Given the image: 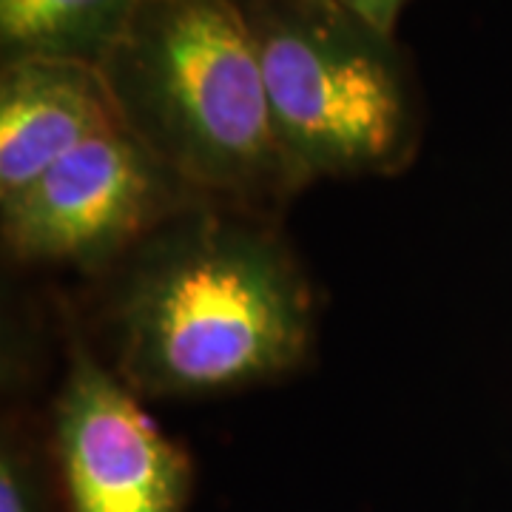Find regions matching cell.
I'll return each mask as SVG.
<instances>
[{
    "instance_id": "cell-1",
    "label": "cell",
    "mask_w": 512,
    "mask_h": 512,
    "mask_svg": "<svg viewBox=\"0 0 512 512\" xmlns=\"http://www.w3.org/2000/svg\"><path fill=\"white\" fill-rule=\"evenodd\" d=\"M120 268L111 370L140 399L239 393L311 350V282L268 217L194 205Z\"/></svg>"
},
{
    "instance_id": "cell-2",
    "label": "cell",
    "mask_w": 512,
    "mask_h": 512,
    "mask_svg": "<svg viewBox=\"0 0 512 512\" xmlns=\"http://www.w3.org/2000/svg\"><path fill=\"white\" fill-rule=\"evenodd\" d=\"M100 72L120 123L205 205L271 220L305 188L237 0H143Z\"/></svg>"
},
{
    "instance_id": "cell-3",
    "label": "cell",
    "mask_w": 512,
    "mask_h": 512,
    "mask_svg": "<svg viewBox=\"0 0 512 512\" xmlns=\"http://www.w3.org/2000/svg\"><path fill=\"white\" fill-rule=\"evenodd\" d=\"M288 160L325 177H393L421 146L424 109L396 35L339 0L239 3Z\"/></svg>"
},
{
    "instance_id": "cell-4",
    "label": "cell",
    "mask_w": 512,
    "mask_h": 512,
    "mask_svg": "<svg viewBox=\"0 0 512 512\" xmlns=\"http://www.w3.org/2000/svg\"><path fill=\"white\" fill-rule=\"evenodd\" d=\"M194 205L205 202L120 123L0 202V228L20 262L106 271Z\"/></svg>"
},
{
    "instance_id": "cell-5",
    "label": "cell",
    "mask_w": 512,
    "mask_h": 512,
    "mask_svg": "<svg viewBox=\"0 0 512 512\" xmlns=\"http://www.w3.org/2000/svg\"><path fill=\"white\" fill-rule=\"evenodd\" d=\"M52 450L69 512H188L194 461L140 396L83 342L52 410Z\"/></svg>"
},
{
    "instance_id": "cell-6",
    "label": "cell",
    "mask_w": 512,
    "mask_h": 512,
    "mask_svg": "<svg viewBox=\"0 0 512 512\" xmlns=\"http://www.w3.org/2000/svg\"><path fill=\"white\" fill-rule=\"evenodd\" d=\"M114 126H120V117L97 66L49 57L3 63L0 202Z\"/></svg>"
},
{
    "instance_id": "cell-7",
    "label": "cell",
    "mask_w": 512,
    "mask_h": 512,
    "mask_svg": "<svg viewBox=\"0 0 512 512\" xmlns=\"http://www.w3.org/2000/svg\"><path fill=\"white\" fill-rule=\"evenodd\" d=\"M143 0H0V57L103 66Z\"/></svg>"
},
{
    "instance_id": "cell-8",
    "label": "cell",
    "mask_w": 512,
    "mask_h": 512,
    "mask_svg": "<svg viewBox=\"0 0 512 512\" xmlns=\"http://www.w3.org/2000/svg\"><path fill=\"white\" fill-rule=\"evenodd\" d=\"M0 512H69L52 436L23 416L0 430Z\"/></svg>"
},
{
    "instance_id": "cell-9",
    "label": "cell",
    "mask_w": 512,
    "mask_h": 512,
    "mask_svg": "<svg viewBox=\"0 0 512 512\" xmlns=\"http://www.w3.org/2000/svg\"><path fill=\"white\" fill-rule=\"evenodd\" d=\"M339 3L387 35H396V23L407 6V0H339Z\"/></svg>"
},
{
    "instance_id": "cell-10",
    "label": "cell",
    "mask_w": 512,
    "mask_h": 512,
    "mask_svg": "<svg viewBox=\"0 0 512 512\" xmlns=\"http://www.w3.org/2000/svg\"><path fill=\"white\" fill-rule=\"evenodd\" d=\"M237 3H248V0H237Z\"/></svg>"
}]
</instances>
